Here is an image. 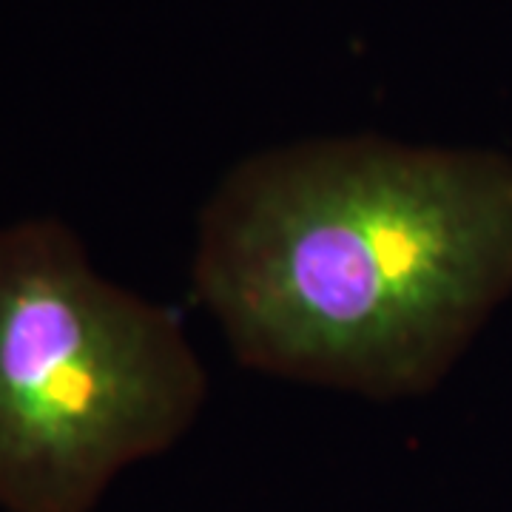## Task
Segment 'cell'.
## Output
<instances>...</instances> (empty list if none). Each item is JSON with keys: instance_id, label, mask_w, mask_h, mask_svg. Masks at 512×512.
<instances>
[{"instance_id": "obj_1", "label": "cell", "mask_w": 512, "mask_h": 512, "mask_svg": "<svg viewBox=\"0 0 512 512\" xmlns=\"http://www.w3.org/2000/svg\"><path fill=\"white\" fill-rule=\"evenodd\" d=\"M194 285L242 365L427 393L512 293V160L373 134L259 151L202 208Z\"/></svg>"}, {"instance_id": "obj_2", "label": "cell", "mask_w": 512, "mask_h": 512, "mask_svg": "<svg viewBox=\"0 0 512 512\" xmlns=\"http://www.w3.org/2000/svg\"><path fill=\"white\" fill-rule=\"evenodd\" d=\"M205 387L180 319L97 274L69 225H0V512H92Z\"/></svg>"}]
</instances>
